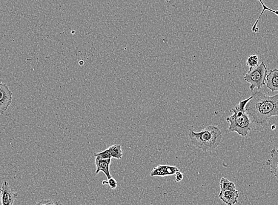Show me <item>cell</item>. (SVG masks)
I'll return each mask as SVG.
<instances>
[{
    "label": "cell",
    "instance_id": "obj_9",
    "mask_svg": "<svg viewBox=\"0 0 278 205\" xmlns=\"http://www.w3.org/2000/svg\"><path fill=\"white\" fill-rule=\"evenodd\" d=\"M219 197L226 205H234L237 203L239 192L237 190L234 192L220 190Z\"/></svg>",
    "mask_w": 278,
    "mask_h": 205
},
{
    "label": "cell",
    "instance_id": "obj_7",
    "mask_svg": "<svg viewBox=\"0 0 278 205\" xmlns=\"http://www.w3.org/2000/svg\"><path fill=\"white\" fill-rule=\"evenodd\" d=\"M111 162V159H100L96 158L95 164L97 167L96 174H99L100 172L104 173L108 180L112 178L110 172V165Z\"/></svg>",
    "mask_w": 278,
    "mask_h": 205
},
{
    "label": "cell",
    "instance_id": "obj_4",
    "mask_svg": "<svg viewBox=\"0 0 278 205\" xmlns=\"http://www.w3.org/2000/svg\"><path fill=\"white\" fill-rule=\"evenodd\" d=\"M267 75L268 68L262 62L256 67L249 68L248 72L244 76V79L250 84L249 88L251 91H253L256 88L258 90H261L266 84Z\"/></svg>",
    "mask_w": 278,
    "mask_h": 205
},
{
    "label": "cell",
    "instance_id": "obj_8",
    "mask_svg": "<svg viewBox=\"0 0 278 205\" xmlns=\"http://www.w3.org/2000/svg\"><path fill=\"white\" fill-rule=\"evenodd\" d=\"M266 164L270 167L272 174L278 179V147L271 150L270 158L266 161Z\"/></svg>",
    "mask_w": 278,
    "mask_h": 205
},
{
    "label": "cell",
    "instance_id": "obj_22",
    "mask_svg": "<svg viewBox=\"0 0 278 205\" xmlns=\"http://www.w3.org/2000/svg\"><path fill=\"white\" fill-rule=\"evenodd\" d=\"M108 184V182L107 181H103L102 182V184Z\"/></svg>",
    "mask_w": 278,
    "mask_h": 205
},
{
    "label": "cell",
    "instance_id": "obj_10",
    "mask_svg": "<svg viewBox=\"0 0 278 205\" xmlns=\"http://www.w3.org/2000/svg\"><path fill=\"white\" fill-rule=\"evenodd\" d=\"M267 88L272 92H278V69L275 68L268 73L266 77Z\"/></svg>",
    "mask_w": 278,
    "mask_h": 205
},
{
    "label": "cell",
    "instance_id": "obj_6",
    "mask_svg": "<svg viewBox=\"0 0 278 205\" xmlns=\"http://www.w3.org/2000/svg\"><path fill=\"white\" fill-rule=\"evenodd\" d=\"M1 191V205H13L16 199L18 197V193L13 191L7 181L2 184Z\"/></svg>",
    "mask_w": 278,
    "mask_h": 205
},
{
    "label": "cell",
    "instance_id": "obj_3",
    "mask_svg": "<svg viewBox=\"0 0 278 205\" xmlns=\"http://www.w3.org/2000/svg\"><path fill=\"white\" fill-rule=\"evenodd\" d=\"M189 137L195 147L207 152L216 149L223 141L222 132L213 125H209L199 133L191 130Z\"/></svg>",
    "mask_w": 278,
    "mask_h": 205
},
{
    "label": "cell",
    "instance_id": "obj_17",
    "mask_svg": "<svg viewBox=\"0 0 278 205\" xmlns=\"http://www.w3.org/2000/svg\"><path fill=\"white\" fill-rule=\"evenodd\" d=\"M180 170L176 166H166V176H173L176 175Z\"/></svg>",
    "mask_w": 278,
    "mask_h": 205
},
{
    "label": "cell",
    "instance_id": "obj_19",
    "mask_svg": "<svg viewBox=\"0 0 278 205\" xmlns=\"http://www.w3.org/2000/svg\"><path fill=\"white\" fill-rule=\"evenodd\" d=\"M175 175H176V181L177 183H179V182L183 180V178H184V175L180 172V170L177 172Z\"/></svg>",
    "mask_w": 278,
    "mask_h": 205
},
{
    "label": "cell",
    "instance_id": "obj_16",
    "mask_svg": "<svg viewBox=\"0 0 278 205\" xmlns=\"http://www.w3.org/2000/svg\"><path fill=\"white\" fill-rule=\"evenodd\" d=\"M94 156L96 158H99L100 159H108L112 158H111L110 150H109L108 148L107 149L103 151V152L94 153Z\"/></svg>",
    "mask_w": 278,
    "mask_h": 205
},
{
    "label": "cell",
    "instance_id": "obj_15",
    "mask_svg": "<svg viewBox=\"0 0 278 205\" xmlns=\"http://www.w3.org/2000/svg\"><path fill=\"white\" fill-rule=\"evenodd\" d=\"M246 65L249 68H253L256 67L259 65V57L256 55H252L249 57Z\"/></svg>",
    "mask_w": 278,
    "mask_h": 205
},
{
    "label": "cell",
    "instance_id": "obj_11",
    "mask_svg": "<svg viewBox=\"0 0 278 205\" xmlns=\"http://www.w3.org/2000/svg\"><path fill=\"white\" fill-rule=\"evenodd\" d=\"M221 190L223 191H236V186L233 182L229 181L228 179L222 178L220 182Z\"/></svg>",
    "mask_w": 278,
    "mask_h": 205
},
{
    "label": "cell",
    "instance_id": "obj_20",
    "mask_svg": "<svg viewBox=\"0 0 278 205\" xmlns=\"http://www.w3.org/2000/svg\"><path fill=\"white\" fill-rule=\"evenodd\" d=\"M51 201L50 199H43V200L39 202L36 205H50Z\"/></svg>",
    "mask_w": 278,
    "mask_h": 205
},
{
    "label": "cell",
    "instance_id": "obj_18",
    "mask_svg": "<svg viewBox=\"0 0 278 205\" xmlns=\"http://www.w3.org/2000/svg\"><path fill=\"white\" fill-rule=\"evenodd\" d=\"M108 185L111 189H116L117 187V182L114 178H111L108 180Z\"/></svg>",
    "mask_w": 278,
    "mask_h": 205
},
{
    "label": "cell",
    "instance_id": "obj_21",
    "mask_svg": "<svg viewBox=\"0 0 278 205\" xmlns=\"http://www.w3.org/2000/svg\"><path fill=\"white\" fill-rule=\"evenodd\" d=\"M50 205H68L66 204L62 203L61 202H53L51 201Z\"/></svg>",
    "mask_w": 278,
    "mask_h": 205
},
{
    "label": "cell",
    "instance_id": "obj_1",
    "mask_svg": "<svg viewBox=\"0 0 278 205\" xmlns=\"http://www.w3.org/2000/svg\"><path fill=\"white\" fill-rule=\"evenodd\" d=\"M245 110L255 123L265 124L272 116H278V93L269 96L260 91L254 92Z\"/></svg>",
    "mask_w": 278,
    "mask_h": 205
},
{
    "label": "cell",
    "instance_id": "obj_2",
    "mask_svg": "<svg viewBox=\"0 0 278 205\" xmlns=\"http://www.w3.org/2000/svg\"><path fill=\"white\" fill-rule=\"evenodd\" d=\"M250 97L241 101L236 106L232 108L230 112L232 115L226 118L228 123V130L236 132L240 136H247L253 127V121L245 110L246 105L251 100Z\"/></svg>",
    "mask_w": 278,
    "mask_h": 205
},
{
    "label": "cell",
    "instance_id": "obj_13",
    "mask_svg": "<svg viewBox=\"0 0 278 205\" xmlns=\"http://www.w3.org/2000/svg\"><path fill=\"white\" fill-rule=\"evenodd\" d=\"M259 2H260V3H261V4L262 5L263 10L262 11V13H260V16L259 17V18H258V19L257 20V21L256 22V23H255V24L253 25V27H252V31H253L254 33H257L258 31H259V28H258L257 27L258 22H259V20H260V18H261L263 13H264L265 11H271V12L274 13L275 14H276V15L278 17V10H272V9H271V8H269L268 7H266V5L264 3H263V2L262 1H260V0H259Z\"/></svg>",
    "mask_w": 278,
    "mask_h": 205
},
{
    "label": "cell",
    "instance_id": "obj_14",
    "mask_svg": "<svg viewBox=\"0 0 278 205\" xmlns=\"http://www.w3.org/2000/svg\"><path fill=\"white\" fill-rule=\"evenodd\" d=\"M166 166H167V165H159V166L154 168L152 172L151 173V177H154V176L165 177V176H166Z\"/></svg>",
    "mask_w": 278,
    "mask_h": 205
},
{
    "label": "cell",
    "instance_id": "obj_5",
    "mask_svg": "<svg viewBox=\"0 0 278 205\" xmlns=\"http://www.w3.org/2000/svg\"><path fill=\"white\" fill-rule=\"evenodd\" d=\"M13 93L5 84L0 83V114H3L10 107Z\"/></svg>",
    "mask_w": 278,
    "mask_h": 205
},
{
    "label": "cell",
    "instance_id": "obj_12",
    "mask_svg": "<svg viewBox=\"0 0 278 205\" xmlns=\"http://www.w3.org/2000/svg\"><path fill=\"white\" fill-rule=\"evenodd\" d=\"M110 150L111 158L118 159H122L123 158V152L121 145H113L108 148Z\"/></svg>",
    "mask_w": 278,
    "mask_h": 205
},
{
    "label": "cell",
    "instance_id": "obj_23",
    "mask_svg": "<svg viewBox=\"0 0 278 205\" xmlns=\"http://www.w3.org/2000/svg\"><path fill=\"white\" fill-rule=\"evenodd\" d=\"M275 125H272V130H275Z\"/></svg>",
    "mask_w": 278,
    "mask_h": 205
}]
</instances>
